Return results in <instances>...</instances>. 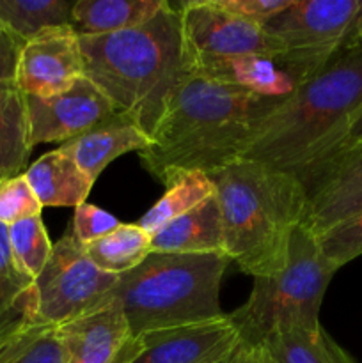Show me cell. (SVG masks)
<instances>
[{
  "mask_svg": "<svg viewBox=\"0 0 362 363\" xmlns=\"http://www.w3.org/2000/svg\"><path fill=\"white\" fill-rule=\"evenodd\" d=\"M286 98L259 96L192 71L170 98L151 144L138 152L142 165L165 186L188 172L212 176L243 158Z\"/></svg>",
  "mask_w": 362,
  "mask_h": 363,
  "instance_id": "1",
  "label": "cell"
},
{
  "mask_svg": "<svg viewBox=\"0 0 362 363\" xmlns=\"http://www.w3.org/2000/svg\"><path fill=\"white\" fill-rule=\"evenodd\" d=\"M78 38L85 78L106 96L117 116L151 138L174 92L194 71L176 7L167 4L141 27Z\"/></svg>",
  "mask_w": 362,
  "mask_h": 363,
  "instance_id": "2",
  "label": "cell"
},
{
  "mask_svg": "<svg viewBox=\"0 0 362 363\" xmlns=\"http://www.w3.org/2000/svg\"><path fill=\"white\" fill-rule=\"evenodd\" d=\"M362 108V46L343 48L325 67L297 85L263 123L243 160L290 174L307 184L332 156Z\"/></svg>",
  "mask_w": 362,
  "mask_h": 363,
  "instance_id": "3",
  "label": "cell"
},
{
  "mask_svg": "<svg viewBox=\"0 0 362 363\" xmlns=\"http://www.w3.org/2000/svg\"><path fill=\"white\" fill-rule=\"evenodd\" d=\"M227 259L252 279L284 268L293 230L304 223L307 194L290 174L238 160L212 174Z\"/></svg>",
  "mask_w": 362,
  "mask_h": 363,
  "instance_id": "4",
  "label": "cell"
},
{
  "mask_svg": "<svg viewBox=\"0 0 362 363\" xmlns=\"http://www.w3.org/2000/svg\"><path fill=\"white\" fill-rule=\"evenodd\" d=\"M226 254H151L117 279L112 296L131 335L224 318L220 286Z\"/></svg>",
  "mask_w": 362,
  "mask_h": 363,
  "instance_id": "5",
  "label": "cell"
},
{
  "mask_svg": "<svg viewBox=\"0 0 362 363\" xmlns=\"http://www.w3.org/2000/svg\"><path fill=\"white\" fill-rule=\"evenodd\" d=\"M336 269L304 225L293 230L283 269L254 279L251 296L227 314L243 344H263L291 330L319 328V311Z\"/></svg>",
  "mask_w": 362,
  "mask_h": 363,
  "instance_id": "6",
  "label": "cell"
},
{
  "mask_svg": "<svg viewBox=\"0 0 362 363\" xmlns=\"http://www.w3.org/2000/svg\"><path fill=\"white\" fill-rule=\"evenodd\" d=\"M362 0H291L263 23L279 48L277 64L302 84L344 48Z\"/></svg>",
  "mask_w": 362,
  "mask_h": 363,
  "instance_id": "7",
  "label": "cell"
},
{
  "mask_svg": "<svg viewBox=\"0 0 362 363\" xmlns=\"http://www.w3.org/2000/svg\"><path fill=\"white\" fill-rule=\"evenodd\" d=\"M119 277L102 272L89 259L84 245L66 233L35 277L39 323L62 326L112 298Z\"/></svg>",
  "mask_w": 362,
  "mask_h": 363,
  "instance_id": "8",
  "label": "cell"
},
{
  "mask_svg": "<svg viewBox=\"0 0 362 363\" xmlns=\"http://www.w3.org/2000/svg\"><path fill=\"white\" fill-rule=\"evenodd\" d=\"M190 62L259 55L277 60L280 52L263 25L224 9L216 0H190L176 7Z\"/></svg>",
  "mask_w": 362,
  "mask_h": 363,
  "instance_id": "9",
  "label": "cell"
},
{
  "mask_svg": "<svg viewBox=\"0 0 362 363\" xmlns=\"http://www.w3.org/2000/svg\"><path fill=\"white\" fill-rule=\"evenodd\" d=\"M241 337L229 315L131 335L112 363H226Z\"/></svg>",
  "mask_w": 362,
  "mask_h": 363,
  "instance_id": "10",
  "label": "cell"
},
{
  "mask_svg": "<svg viewBox=\"0 0 362 363\" xmlns=\"http://www.w3.org/2000/svg\"><path fill=\"white\" fill-rule=\"evenodd\" d=\"M25 108L31 147L52 142L62 145L117 117L112 103L85 77L60 94L25 96Z\"/></svg>",
  "mask_w": 362,
  "mask_h": 363,
  "instance_id": "11",
  "label": "cell"
},
{
  "mask_svg": "<svg viewBox=\"0 0 362 363\" xmlns=\"http://www.w3.org/2000/svg\"><path fill=\"white\" fill-rule=\"evenodd\" d=\"M82 77H85L84 57L73 27L46 28L25 41L16 73V87L25 96L60 94Z\"/></svg>",
  "mask_w": 362,
  "mask_h": 363,
  "instance_id": "12",
  "label": "cell"
},
{
  "mask_svg": "<svg viewBox=\"0 0 362 363\" xmlns=\"http://www.w3.org/2000/svg\"><path fill=\"white\" fill-rule=\"evenodd\" d=\"M304 188L307 206L302 225L312 236L358 215L362 211V147L332 156Z\"/></svg>",
  "mask_w": 362,
  "mask_h": 363,
  "instance_id": "13",
  "label": "cell"
},
{
  "mask_svg": "<svg viewBox=\"0 0 362 363\" xmlns=\"http://www.w3.org/2000/svg\"><path fill=\"white\" fill-rule=\"evenodd\" d=\"M67 363H112L131 337L130 325L116 298L59 326Z\"/></svg>",
  "mask_w": 362,
  "mask_h": 363,
  "instance_id": "14",
  "label": "cell"
},
{
  "mask_svg": "<svg viewBox=\"0 0 362 363\" xmlns=\"http://www.w3.org/2000/svg\"><path fill=\"white\" fill-rule=\"evenodd\" d=\"M155 254H226L216 195L151 234Z\"/></svg>",
  "mask_w": 362,
  "mask_h": 363,
  "instance_id": "15",
  "label": "cell"
},
{
  "mask_svg": "<svg viewBox=\"0 0 362 363\" xmlns=\"http://www.w3.org/2000/svg\"><path fill=\"white\" fill-rule=\"evenodd\" d=\"M151 144L149 135L124 117L117 116L109 123L66 142L60 147L71 155L82 170L96 183L109 163L131 151H144Z\"/></svg>",
  "mask_w": 362,
  "mask_h": 363,
  "instance_id": "16",
  "label": "cell"
},
{
  "mask_svg": "<svg viewBox=\"0 0 362 363\" xmlns=\"http://www.w3.org/2000/svg\"><path fill=\"white\" fill-rule=\"evenodd\" d=\"M23 176L43 208H78L94 184L62 147L35 160Z\"/></svg>",
  "mask_w": 362,
  "mask_h": 363,
  "instance_id": "17",
  "label": "cell"
},
{
  "mask_svg": "<svg viewBox=\"0 0 362 363\" xmlns=\"http://www.w3.org/2000/svg\"><path fill=\"white\" fill-rule=\"evenodd\" d=\"M194 73L220 84L268 98H284L297 89L293 78L268 57L248 55L233 59H204L192 64Z\"/></svg>",
  "mask_w": 362,
  "mask_h": 363,
  "instance_id": "18",
  "label": "cell"
},
{
  "mask_svg": "<svg viewBox=\"0 0 362 363\" xmlns=\"http://www.w3.org/2000/svg\"><path fill=\"white\" fill-rule=\"evenodd\" d=\"M38 323L35 279L16 262L11 252L7 227L0 223V333Z\"/></svg>",
  "mask_w": 362,
  "mask_h": 363,
  "instance_id": "19",
  "label": "cell"
},
{
  "mask_svg": "<svg viewBox=\"0 0 362 363\" xmlns=\"http://www.w3.org/2000/svg\"><path fill=\"white\" fill-rule=\"evenodd\" d=\"M165 0H77L73 30L78 35H106L141 27L156 16Z\"/></svg>",
  "mask_w": 362,
  "mask_h": 363,
  "instance_id": "20",
  "label": "cell"
},
{
  "mask_svg": "<svg viewBox=\"0 0 362 363\" xmlns=\"http://www.w3.org/2000/svg\"><path fill=\"white\" fill-rule=\"evenodd\" d=\"M31 151L25 94L16 85L0 89V179L23 174Z\"/></svg>",
  "mask_w": 362,
  "mask_h": 363,
  "instance_id": "21",
  "label": "cell"
},
{
  "mask_svg": "<svg viewBox=\"0 0 362 363\" xmlns=\"http://www.w3.org/2000/svg\"><path fill=\"white\" fill-rule=\"evenodd\" d=\"M84 248L102 272L121 277L151 254V236L137 223H121L106 236L84 245Z\"/></svg>",
  "mask_w": 362,
  "mask_h": 363,
  "instance_id": "22",
  "label": "cell"
},
{
  "mask_svg": "<svg viewBox=\"0 0 362 363\" xmlns=\"http://www.w3.org/2000/svg\"><path fill=\"white\" fill-rule=\"evenodd\" d=\"M263 346L277 363H357L323 326L316 330H291L268 337Z\"/></svg>",
  "mask_w": 362,
  "mask_h": 363,
  "instance_id": "23",
  "label": "cell"
},
{
  "mask_svg": "<svg viewBox=\"0 0 362 363\" xmlns=\"http://www.w3.org/2000/svg\"><path fill=\"white\" fill-rule=\"evenodd\" d=\"M70 0H0V25L21 41H28L46 28L73 23Z\"/></svg>",
  "mask_w": 362,
  "mask_h": 363,
  "instance_id": "24",
  "label": "cell"
},
{
  "mask_svg": "<svg viewBox=\"0 0 362 363\" xmlns=\"http://www.w3.org/2000/svg\"><path fill=\"white\" fill-rule=\"evenodd\" d=\"M213 195H215V186L208 174H183L167 186L165 194L156 201L153 208L148 209V213H144L137 225L151 236L153 233L183 216L185 213L192 211Z\"/></svg>",
  "mask_w": 362,
  "mask_h": 363,
  "instance_id": "25",
  "label": "cell"
},
{
  "mask_svg": "<svg viewBox=\"0 0 362 363\" xmlns=\"http://www.w3.org/2000/svg\"><path fill=\"white\" fill-rule=\"evenodd\" d=\"M0 363H67L59 326L38 323L25 330L0 358Z\"/></svg>",
  "mask_w": 362,
  "mask_h": 363,
  "instance_id": "26",
  "label": "cell"
},
{
  "mask_svg": "<svg viewBox=\"0 0 362 363\" xmlns=\"http://www.w3.org/2000/svg\"><path fill=\"white\" fill-rule=\"evenodd\" d=\"M7 238L18 264L35 279L43 272L53 250V243L50 241L41 216H31L9 225Z\"/></svg>",
  "mask_w": 362,
  "mask_h": 363,
  "instance_id": "27",
  "label": "cell"
},
{
  "mask_svg": "<svg viewBox=\"0 0 362 363\" xmlns=\"http://www.w3.org/2000/svg\"><path fill=\"white\" fill-rule=\"evenodd\" d=\"M323 257L334 269L362 255V211L316 236Z\"/></svg>",
  "mask_w": 362,
  "mask_h": 363,
  "instance_id": "28",
  "label": "cell"
},
{
  "mask_svg": "<svg viewBox=\"0 0 362 363\" xmlns=\"http://www.w3.org/2000/svg\"><path fill=\"white\" fill-rule=\"evenodd\" d=\"M41 202L23 174L0 181V223L9 227L20 220L41 216Z\"/></svg>",
  "mask_w": 362,
  "mask_h": 363,
  "instance_id": "29",
  "label": "cell"
},
{
  "mask_svg": "<svg viewBox=\"0 0 362 363\" xmlns=\"http://www.w3.org/2000/svg\"><path fill=\"white\" fill-rule=\"evenodd\" d=\"M119 225V220L110 215L109 211L98 208V206L84 202L78 208H75L73 229H71V233H73L75 240L78 243L89 245L92 241L99 240V238L106 236L109 233H112Z\"/></svg>",
  "mask_w": 362,
  "mask_h": 363,
  "instance_id": "30",
  "label": "cell"
},
{
  "mask_svg": "<svg viewBox=\"0 0 362 363\" xmlns=\"http://www.w3.org/2000/svg\"><path fill=\"white\" fill-rule=\"evenodd\" d=\"M216 2L226 11L243 20L263 25L277 13L286 9L291 0H216Z\"/></svg>",
  "mask_w": 362,
  "mask_h": 363,
  "instance_id": "31",
  "label": "cell"
},
{
  "mask_svg": "<svg viewBox=\"0 0 362 363\" xmlns=\"http://www.w3.org/2000/svg\"><path fill=\"white\" fill-rule=\"evenodd\" d=\"M25 41L0 25V89L16 85L18 62Z\"/></svg>",
  "mask_w": 362,
  "mask_h": 363,
  "instance_id": "32",
  "label": "cell"
},
{
  "mask_svg": "<svg viewBox=\"0 0 362 363\" xmlns=\"http://www.w3.org/2000/svg\"><path fill=\"white\" fill-rule=\"evenodd\" d=\"M226 363H277L263 344H240Z\"/></svg>",
  "mask_w": 362,
  "mask_h": 363,
  "instance_id": "33",
  "label": "cell"
},
{
  "mask_svg": "<svg viewBox=\"0 0 362 363\" xmlns=\"http://www.w3.org/2000/svg\"><path fill=\"white\" fill-rule=\"evenodd\" d=\"M357 147H362V108L355 113V117L351 119L350 126H348L346 133H344L343 140L339 142V145H337L336 151L332 152V156L348 151V149H357ZM332 156H330V158H332ZM329 160H327V162H329Z\"/></svg>",
  "mask_w": 362,
  "mask_h": 363,
  "instance_id": "34",
  "label": "cell"
},
{
  "mask_svg": "<svg viewBox=\"0 0 362 363\" xmlns=\"http://www.w3.org/2000/svg\"><path fill=\"white\" fill-rule=\"evenodd\" d=\"M355 46H362V6L355 16L353 23H351L346 43H344V48H355Z\"/></svg>",
  "mask_w": 362,
  "mask_h": 363,
  "instance_id": "35",
  "label": "cell"
},
{
  "mask_svg": "<svg viewBox=\"0 0 362 363\" xmlns=\"http://www.w3.org/2000/svg\"><path fill=\"white\" fill-rule=\"evenodd\" d=\"M0 181H2V179H0Z\"/></svg>",
  "mask_w": 362,
  "mask_h": 363,
  "instance_id": "36",
  "label": "cell"
}]
</instances>
